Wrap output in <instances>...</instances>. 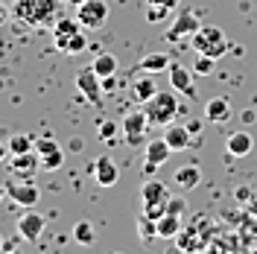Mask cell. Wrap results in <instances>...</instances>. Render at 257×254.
Returning a JSON list of instances; mask_svg holds the SVG:
<instances>
[{
    "label": "cell",
    "mask_w": 257,
    "mask_h": 254,
    "mask_svg": "<svg viewBox=\"0 0 257 254\" xmlns=\"http://www.w3.org/2000/svg\"><path fill=\"white\" fill-rule=\"evenodd\" d=\"M144 111L149 117V126H170L178 114V96H176V88L173 91H158L149 102H144Z\"/></svg>",
    "instance_id": "1"
},
{
    "label": "cell",
    "mask_w": 257,
    "mask_h": 254,
    "mask_svg": "<svg viewBox=\"0 0 257 254\" xmlns=\"http://www.w3.org/2000/svg\"><path fill=\"white\" fill-rule=\"evenodd\" d=\"M190 47L196 53H205V56H213V59H222L228 53V38L219 27H199V30L190 35Z\"/></svg>",
    "instance_id": "2"
},
{
    "label": "cell",
    "mask_w": 257,
    "mask_h": 254,
    "mask_svg": "<svg viewBox=\"0 0 257 254\" xmlns=\"http://www.w3.org/2000/svg\"><path fill=\"white\" fill-rule=\"evenodd\" d=\"M76 88L82 91V96L94 105V108H102V76H96L94 67H85L76 73Z\"/></svg>",
    "instance_id": "3"
},
{
    "label": "cell",
    "mask_w": 257,
    "mask_h": 254,
    "mask_svg": "<svg viewBox=\"0 0 257 254\" xmlns=\"http://www.w3.org/2000/svg\"><path fill=\"white\" fill-rule=\"evenodd\" d=\"M76 18L85 30H99L108 21V3L105 0H85L82 6H76Z\"/></svg>",
    "instance_id": "4"
},
{
    "label": "cell",
    "mask_w": 257,
    "mask_h": 254,
    "mask_svg": "<svg viewBox=\"0 0 257 254\" xmlns=\"http://www.w3.org/2000/svg\"><path fill=\"white\" fill-rule=\"evenodd\" d=\"M6 196H9L12 202H18V205H24V207H35L38 199H41V193L32 184V178H15V175H12V181L6 184Z\"/></svg>",
    "instance_id": "5"
},
{
    "label": "cell",
    "mask_w": 257,
    "mask_h": 254,
    "mask_svg": "<svg viewBox=\"0 0 257 254\" xmlns=\"http://www.w3.org/2000/svg\"><path fill=\"white\" fill-rule=\"evenodd\" d=\"M149 129V117L146 111H128L123 117V132H126V143L128 146H141L144 143V135Z\"/></svg>",
    "instance_id": "6"
},
{
    "label": "cell",
    "mask_w": 257,
    "mask_h": 254,
    "mask_svg": "<svg viewBox=\"0 0 257 254\" xmlns=\"http://www.w3.org/2000/svg\"><path fill=\"white\" fill-rule=\"evenodd\" d=\"M6 167H9V173L15 175V178H32L41 170V155H35V152H18V155H12V161H6Z\"/></svg>",
    "instance_id": "7"
},
{
    "label": "cell",
    "mask_w": 257,
    "mask_h": 254,
    "mask_svg": "<svg viewBox=\"0 0 257 254\" xmlns=\"http://www.w3.org/2000/svg\"><path fill=\"white\" fill-rule=\"evenodd\" d=\"M199 27H202V24H199V15H196L193 9H181V12H178V18L173 21V27H170V32H167V38H170V41L190 38Z\"/></svg>",
    "instance_id": "8"
},
{
    "label": "cell",
    "mask_w": 257,
    "mask_h": 254,
    "mask_svg": "<svg viewBox=\"0 0 257 254\" xmlns=\"http://www.w3.org/2000/svg\"><path fill=\"white\" fill-rule=\"evenodd\" d=\"M170 88H176L178 94L190 96V99H196V82H193V73L184 67L181 62H170Z\"/></svg>",
    "instance_id": "9"
},
{
    "label": "cell",
    "mask_w": 257,
    "mask_h": 254,
    "mask_svg": "<svg viewBox=\"0 0 257 254\" xmlns=\"http://www.w3.org/2000/svg\"><path fill=\"white\" fill-rule=\"evenodd\" d=\"M173 155V149H170V143L164 141V138H155V141L146 143L144 149V161H146V173H155L164 161H170Z\"/></svg>",
    "instance_id": "10"
},
{
    "label": "cell",
    "mask_w": 257,
    "mask_h": 254,
    "mask_svg": "<svg viewBox=\"0 0 257 254\" xmlns=\"http://www.w3.org/2000/svg\"><path fill=\"white\" fill-rule=\"evenodd\" d=\"M91 173H94V181L99 187H114L117 178H120V170H117V164H114L108 155H99V158L91 164Z\"/></svg>",
    "instance_id": "11"
},
{
    "label": "cell",
    "mask_w": 257,
    "mask_h": 254,
    "mask_svg": "<svg viewBox=\"0 0 257 254\" xmlns=\"http://www.w3.org/2000/svg\"><path fill=\"white\" fill-rule=\"evenodd\" d=\"M44 225H47V219H44L41 213H35V210H27V213L18 219V237L27 239V242H35V239L41 237Z\"/></svg>",
    "instance_id": "12"
},
{
    "label": "cell",
    "mask_w": 257,
    "mask_h": 254,
    "mask_svg": "<svg viewBox=\"0 0 257 254\" xmlns=\"http://www.w3.org/2000/svg\"><path fill=\"white\" fill-rule=\"evenodd\" d=\"M231 117H234V111H231L228 96H213V99H208V102H205V120H208V123L222 126V123H228Z\"/></svg>",
    "instance_id": "13"
},
{
    "label": "cell",
    "mask_w": 257,
    "mask_h": 254,
    "mask_svg": "<svg viewBox=\"0 0 257 254\" xmlns=\"http://www.w3.org/2000/svg\"><path fill=\"white\" fill-rule=\"evenodd\" d=\"M164 141L170 143V149H173V152H184V149L193 143V135H190V129H187V126L170 123V126H164Z\"/></svg>",
    "instance_id": "14"
},
{
    "label": "cell",
    "mask_w": 257,
    "mask_h": 254,
    "mask_svg": "<svg viewBox=\"0 0 257 254\" xmlns=\"http://www.w3.org/2000/svg\"><path fill=\"white\" fill-rule=\"evenodd\" d=\"M251 135L248 132H234V135H228V141H225V152L231 155V158H245L248 152H251Z\"/></svg>",
    "instance_id": "15"
},
{
    "label": "cell",
    "mask_w": 257,
    "mask_h": 254,
    "mask_svg": "<svg viewBox=\"0 0 257 254\" xmlns=\"http://www.w3.org/2000/svg\"><path fill=\"white\" fill-rule=\"evenodd\" d=\"M173 184H178L181 190H196V187L202 184V170H199L196 164H184V167H178L176 170Z\"/></svg>",
    "instance_id": "16"
},
{
    "label": "cell",
    "mask_w": 257,
    "mask_h": 254,
    "mask_svg": "<svg viewBox=\"0 0 257 254\" xmlns=\"http://www.w3.org/2000/svg\"><path fill=\"white\" fill-rule=\"evenodd\" d=\"M167 199H170V190H167V184H164V181H155V178L144 181V187H141V202H144V205H152V202H167Z\"/></svg>",
    "instance_id": "17"
},
{
    "label": "cell",
    "mask_w": 257,
    "mask_h": 254,
    "mask_svg": "<svg viewBox=\"0 0 257 254\" xmlns=\"http://www.w3.org/2000/svg\"><path fill=\"white\" fill-rule=\"evenodd\" d=\"M155 94H158V85H155L152 76H141V79L132 82V99H135V102L144 105V102H149Z\"/></svg>",
    "instance_id": "18"
},
{
    "label": "cell",
    "mask_w": 257,
    "mask_h": 254,
    "mask_svg": "<svg viewBox=\"0 0 257 254\" xmlns=\"http://www.w3.org/2000/svg\"><path fill=\"white\" fill-rule=\"evenodd\" d=\"M170 56L167 53H149L144 56L141 62H138V70H144V73H161V70H170Z\"/></svg>",
    "instance_id": "19"
},
{
    "label": "cell",
    "mask_w": 257,
    "mask_h": 254,
    "mask_svg": "<svg viewBox=\"0 0 257 254\" xmlns=\"http://www.w3.org/2000/svg\"><path fill=\"white\" fill-rule=\"evenodd\" d=\"M56 47L62 50V53H67V56H76V53H82V50H88V38L79 32H73V35H64V38H56Z\"/></svg>",
    "instance_id": "20"
},
{
    "label": "cell",
    "mask_w": 257,
    "mask_h": 254,
    "mask_svg": "<svg viewBox=\"0 0 257 254\" xmlns=\"http://www.w3.org/2000/svg\"><path fill=\"white\" fill-rule=\"evenodd\" d=\"M176 245L181 248V251H196V248H205V245H208V239L199 237L193 228H187V231L181 228V231H178V237H176Z\"/></svg>",
    "instance_id": "21"
},
{
    "label": "cell",
    "mask_w": 257,
    "mask_h": 254,
    "mask_svg": "<svg viewBox=\"0 0 257 254\" xmlns=\"http://www.w3.org/2000/svg\"><path fill=\"white\" fill-rule=\"evenodd\" d=\"M178 231H181V216L176 213H164L158 219V237L161 239H176Z\"/></svg>",
    "instance_id": "22"
},
{
    "label": "cell",
    "mask_w": 257,
    "mask_h": 254,
    "mask_svg": "<svg viewBox=\"0 0 257 254\" xmlns=\"http://www.w3.org/2000/svg\"><path fill=\"white\" fill-rule=\"evenodd\" d=\"M91 67L96 70V76L105 79V76H117V67H120V64H117V56H111V53H99Z\"/></svg>",
    "instance_id": "23"
},
{
    "label": "cell",
    "mask_w": 257,
    "mask_h": 254,
    "mask_svg": "<svg viewBox=\"0 0 257 254\" xmlns=\"http://www.w3.org/2000/svg\"><path fill=\"white\" fill-rule=\"evenodd\" d=\"M56 9H59V0H38L35 3V27L53 24L56 21Z\"/></svg>",
    "instance_id": "24"
},
{
    "label": "cell",
    "mask_w": 257,
    "mask_h": 254,
    "mask_svg": "<svg viewBox=\"0 0 257 254\" xmlns=\"http://www.w3.org/2000/svg\"><path fill=\"white\" fill-rule=\"evenodd\" d=\"M79 30H82L79 18H59L53 24V38H64V35H73V32H79Z\"/></svg>",
    "instance_id": "25"
},
{
    "label": "cell",
    "mask_w": 257,
    "mask_h": 254,
    "mask_svg": "<svg viewBox=\"0 0 257 254\" xmlns=\"http://www.w3.org/2000/svg\"><path fill=\"white\" fill-rule=\"evenodd\" d=\"M138 234H141V239H144V242L155 239V237H158V219H152V216L141 213V216H138Z\"/></svg>",
    "instance_id": "26"
},
{
    "label": "cell",
    "mask_w": 257,
    "mask_h": 254,
    "mask_svg": "<svg viewBox=\"0 0 257 254\" xmlns=\"http://www.w3.org/2000/svg\"><path fill=\"white\" fill-rule=\"evenodd\" d=\"M73 239L79 242V245H94V239H96V231H94V225L91 222H76L73 225Z\"/></svg>",
    "instance_id": "27"
},
{
    "label": "cell",
    "mask_w": 257,
    "mask_h": 254,
    "mask_svg": "<svg viewBox=\"0 0 257 254\" xmlns=\"http://www.w3.org/2000/svg\"><path fill=\"white\" fill-rule=\"evenodd\" d=\"M32 146H35V138H32V135H12L9 152H12V155H18V152H32Z\"/></svg>",
    "instance_id": "28"
},
{
    "label": "cell",
    "mask_w": 257,
    "mask_h": 254,
    "mask_svg": "<svg viewBox=\"0 0 257 254\" xmlns=\"http://www.w3.org/2000/svg\"><path fill=\"white\" fill-rule=\"evenodd\" d=\"M35 3H38V0H18L15 3V15L21 18V21L32 24V27H35Z\"/></svg>",
    "instance_id": "29"
},
{
    "label": "cell",
    "mask_w": 257,
    "mask_h": 254,
    "mask_svg": "<svg viewBox=\"0 0 257 254\" xmlns=\"http://www.w3.org/2000/svg\"><path fill=\"white\" fill-rule=\"evenodd\" d=\"M170 6H161V3H146V21L149 24H161V21H167L170 18Z\"/></svg>",
    "instance_id": "30"
},
{
    "label": "cell",
    "mask_w": 257,
    "mask_h": 254,
    "mask_svg": "<svg viewBox=\"0 0 257 254\" xmlns=\"http://www.w3.org/2000/svg\"><path fill=\"white\" fill-rule=\"evenodd\" d=\"M213 67H216V59H213V56H205V53H199V59L193 62V73H199V76H210Z\"/></svg>",
    "instance_id": "31"
},
{
    "label": "cell",
    "mask_w": 257,
    "mask_h": 254,
    "mask_svg": "<svg viewBox=\"0 0 257 254\" xmlns=\"http://www.w3.org/2000/svg\"><path fill=\"white\" fill-rule=\"evenodd\" d=\"M62 164H64L62 149H56V152H50V155H41V170H50V173H53V170H59Z\"/></svg>",
    "instance_id": "32"
},
{
    "label": "cell",
    "mask_w": 257,
    "mask_h": 254,
    "mask_svg": "<svg viewBox=\"0 0 257 254\" xmlns=\"http://www.w3.org/2000/svg\"><path fill=\"white\" fill-rule=\"evenodd\" d=\"M56 149H62V146L56 143L53 135H44V138L35 141V152H38V155H50V152H56Z\"/></svg>",
    "instance_id": "33"
},
{
    "label": "cell",
    "mask_w": 257,
    "mask_h": 254,
    "mask_svg": "<svg viewBox=\"0 0 257 254\" xmlns=\"http://www.w3.org/2000/svg\"><path fill=\"white\" fill-rule=\"evenodd\" d=\"M187 210V202L181 199V196H170L167 199V213H176V216H181Z\"/></svg>",
    "instance_id": "34"
},
{
    "label": "cell",
    "mask_w": 257,
    "mask_h": 254,
    "mask_svg": "<svg viewBox=\"0 0 257 254\" xmlns=\"http://www.w3.org/2000/svg\"><path fill=\"white\" fill-rule=\"evenodd\" d=\"M114 135H117V123L114 120H102L99 123V141H114Z\"/></svg>",
    "instance_id": "35"
},
{
    "label": "cell",
    "mask_w": 257,
    "mask_h": 254,
    "mask_svg": "<svg viewBox=\"0 0 257 254\" xmlns=\"http://www.w3.org/2000/svg\"><path fill=\"white\" fill-rule=\"evenodd\" d=\"M187 129H190V135L196 138V135L202 132V123H199V120H190V123H187Z\"/></svg>",
    "instance_id": "36"
},
{
    "label": "cell",
    "mask_w": 257,
    "mask_h": 254,
    "mask_svg": "<svg viewBox=\"0 0 257 254\" xmlns=\"http://www.w3.org/2000/svg\"><path fill=\"white\" fill-rule=\"evenodd\" d=\"M146 3H161V6H170V9L178 6V0H146Z\"/></svg>",
    "instance_id": "37"
},
{
    "label": "cell",
    "mask_w": 257,
    "mask_h": 254,
    "mask_svg": "<svg viewBox=\"0 0 257 254\" xmlns=\"http://www.w3.org/2000/svg\"><path fill=\"white\" fill-rule=\"evenodd\" d=\"M6 21H9V9H6V6H3V3H0V27H3V24H6Z\"/></svg>",
    "instance_id": "38"
},
{
    "label": "cell",
    "mask_w": 257,
    "mask_h": 254,
    "mask_svg": "<svg viewBox=\"0 0 257 254\" xmlns=\"http://www.w3.org/2000/svg\"><path fill=\"white\" fill-rule=\"evenodd\" d=\"M6 152H9V146H3V143H0V161H6Z\"/></svg>",
    "instance_id": "39"
},
{
    "label": "cell",
    "mask_w": 257,
    "mask_h": 254,
    "mask_svg": "<svg viewBox=\"0 0 257 254\" xmlns=\"http://www.w3.org/2000/svg\"><path fill=\"white\" fill-rule=\"evenodd\" d=\"M67 3H70V6H82V3H85V0H67Z\"/></svg>",
    "instance_id": "40"
},
{
    "label": "cell",
    "mask_w": 257,
    "mask_h": 254,
    "mask_svg": "<svg viewBox=\"0 0 257 254\" xmlns=\"http://www.w3.org/2000/svg\"><path fill=\"white\" fill-rule=\"evenodd\" d=\"M3 196H6V187H0V202H3Z\"/></svg>",
    "instance_id": "41"
},
{
    "label": "cell",
    "mask_w": 257,
    "mask_h": 254,
    "mask_svg": "<svg viewBox=\"0 0 257 254\" xmlns=\"http://www.w3.org/2000/svg\"><path fill=\"white\" fill-rule=\"evenodd\" d=\"M3 245H6V242H3V237H0V248H3Z\"/></svg>",
    "instance_id": "42"
}]
</instances>
